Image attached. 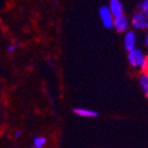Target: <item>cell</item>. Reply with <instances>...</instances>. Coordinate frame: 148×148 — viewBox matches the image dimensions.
<instances>
[{"instance_id":"cell-10","label":"cell","mask_w":148,"mask_h":148,"mask_svg":"<svg viewBox=\"0 0 148 148\" xmlns=\"http://www.w3.org/2000/svg\"><path fill=\"white\" fill-rule=\"evenodd\" d=\"M138 10L141 12L148 10V0H141L138 4Z\"/></svg>"},{"instance_id":"cell-2","label":"cell","mask_w":148,"mask_h":148,"mask_svg":"<svg viewBox=\"0 0 148 148\" xmlns=\"http://www.w3.org/2000/svg\"><path fill=\"white\" fill-rule=\"evenodd\" d=\"M131 26L133 27V30H148V20L146 16L143 12H135L132 15V18L130 19Z\"/></svg>"},{"instance_id":"cell-11","label":"cell","mask_w":148,"mask_h":148,"mask_svg":"<svg viewBox=\"0 0 148 148\" xmlns=\"http://www.w3.org/2000/svg\"><path fill=\"white\" fill-rule=\"evenodd\" d=\"M16 50H17V46L15 44H10L8 46V53H15Z\"/></svg>"},{"instance_id":"cell-6","label":"cell","mask_w":148,"mask_h":148,"mask_svg":"<svg viewBox=\"0 0 148 148\" xmlns=\"http://www.w3.org/2000/svg\"><path fill=\"white\" fill-rule=\"evenodd\" d=\"M111 12L112 16L114 18H118L124 15V8L123 4L120 0H110L109 4L107 5Z\"/></svg>"},{"instance_id":"cell-4","label":"cell","mask_w":148,"mask_h":148,"mask_svg":"<svg viewBox=\"0 0 148 148\" xmlns=\"http://www.w3.org/2000/svg\"><path fill=\"white\" fill-rule=\"evenodd\" d=\"M137 40L138 38H137V33L135 32V30L128 29L126 32H124L123 47L126 52L137 48Z\"/></svg>"},{"instance_id":"cell-15","label":"cell","mask_w":148,"mask_h":148,"mask_svg":"<svg viewBox=\"0 0 148 148\" xmlns=\"http://www.w3.org/2000/svg\"><path fill=\"white\" fill-rule=\"evenodd\" d=\"M146 72H147V73H148V67H147V71H146Z\"/></svg>"},{"instance_id":"cell-8","label":"cell","mask_w":148,"mask_h":148,"mask_svg":"<svg viewBox=\"0 0 148 148\" xmlns=\"http://www.w3.org/2000/svg\"><path fill=\"white\" fill-rule=\"evenodd\" d=\"M138 79H139L140 87L142 88V90H143L145 96L148 99V73L147 72L140 73Z\"/></svg>"},{"instance_id":"cell-3","label":"cell","mask_w":148,"mask_h":148,"mask_svg":"<svg viewBox=\"0 0 148 148\" xmlns=\"http://www.w3.org/2000/svg\"><path fill=\"white\" fill-rule=\"evenodd\" d=\"M99 19L101 21V24L105 28L107 29H111L113 28V23H114V17L112 16L111 12L109 10L107 5H103L99 10Z\"/></svg>"},{"instance_id":"cell-7","label":"cell","mask_w":148,"mask_h":148,"mask_svg":"<svg viewBox=\"0 0 148 148\" xmlns=\"http://www.w3.org/2000/svg\"><path fill=\"white\" fill-rule=\"evenodd\" d=\"M76 115L80 117H85V118H94V117L99 116V113L94 110H90V109L86 108H75L73 110Z\"/></svg>"},{"instance_id":"cell-13","label":"cell","mask_w":148,"mask_h":148,"mask_svg":"<svg viewBox=\"0 0 148 148\" xmlns=\"http://www.w3.org/2000/svg\"><path fill=\"white\" fill-rule=\"evenodd\" d=\"M144 45H145L146 49H147V51H148V34L146 35L145 38H144Z\"/></svg>"},{"instance_id":"cell-1","label":"cell","mask_w":148,"mask_h":148,"mask_svg":"<svg viewBox=\"0 0 148 148\" xmlns=\"http://www.w3.org/2000/svg\"><path fill=\"white\" fill-rule=\"evenodd\" d=\"M127 61L133 69H138L140 73L147 71L148 67V55L142 49L135 48L127 52Z\"/></svg>"},{"instance_id":"cell-14","label":"cell","mask_w":148,"mask_h":148,"mask_svg":"<svg viewBox=\"0 0 148 148\" xmlns=\"http://www.w3.org/2000/svg\"><path fill=\"white\" fill-rule=\"evenodd\" d=\"M143 14L146 16V18H147V20H148V10H146V12H144Z\"/></svg>"},{"instance_id":"cell-12","label":"cell","mask_w":148,"mask_h":148,"mask_svg":"<svg viewBox=\"0 0 148 148\" xmlns=\"http://www.w3.org/2000/svg\"><path fill=\"white\" fill-rule=\"evenodd\" d=\"M14 137H15V139H19L22 137V131H20V130H18V131L15 132V134H14Z\"/></svg>"},{"instance_id":"cell-5","label":"cell","mask_w":148,"mask_h":148,"mask_svg":"<svg viewBox=\"0 0 148 148\" xmlns=\"http://www.w3.org/2000/svg\"><path fill=\"white\" fill-rule=\"evenodd\" d=\"M131 27V22H130V18L126 17L125 15L121 16L118 18H114L113 28L119 33H124L126 32Z\"/></svg>"},{"instance_id":"cell-9","label":"cell","mask_w":148,"mask_h":148,"mask_svg":"<svg viewBox=\"0 0 148 148\" xmlns=\"http://www.w3.org/2000/svg\"><path fill=\"white\" fill-rule=\"evenodd\" d=\"M48 140L46 137L42 136H36L34 137L32 141V148H44L47 144Z\"/></svg>"}]
</instances>
